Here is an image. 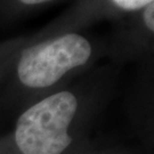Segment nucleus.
<instances>
[{"mask_svg":"<svg viewBox=\"0 0 154 154\" xmlns=\"http://www.w3.org/2000/svg\"><path fill=\"white\" fill-rule=\"evenodd\" d=\"M73 94L61 91L31 106L20 116L15 140L23 154H61L71 143L69 126L77 112Z\"/></svg>","mask_w":154,"mask_h":154,"instance_id":"obj_1","label":"nucleus"},{"mask_svg":"<svg viewBox=\"0 0 154 154\" xmlns=\"http://www.w3.org/2000/svg\"><path fill=\"white\" fill-rule=\"evenodd\" d=\"M25 5H37V4H44L47 1H51V0H20Z\"/></svg>","mask_w":154,"mask_h":154,"instance_id":"obj_5","label":"nucleus"},{"mask_svg":"<svg viewBox=\"0 0 154 154\" xmlns=\"http://www.w3.org/2000/svg\"><path fill=\"white\" fill-rule=\"evenodd\" d=\"M116 6L126 11H136L140 9L149 4L153 2V0H112Z\"/></svg>","mask_w":154,"mask_h":154,"instance_id":"obj_3","label":"nucleus"},{"mask_svg":"<svg viewBox=\"0 0 154 154\" xmlns=\"http://www.w3.org/2000/svg\"><path fill=\"white\" fill-rule=\"evenodd\" d=\"M144 22L149 31H154V4L151 2L147 6H145L144 11Z\"/></svg>","mask_w":154,"mask_h":154,"instance_id":"obj_4","label":"nucleus"},{"mask_svg":"<svg viewBox=\"0 0 154 154\" xmlns=\"http://www.w3.org/2000/svg\"><path fill=\"white\" fill-rule=\"evenodd\" d=\"M90 55L88 40L70 33L28 48L20 58L17 74L26 87H49L67 71L86 64Z\"/></svg>","mask_w":154,"mask_h":154,"instance_id":"obj_2","label":"nucleus"}]
</instances>
